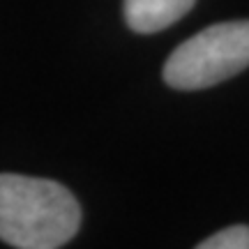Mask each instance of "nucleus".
<instances>
[{
    "mask_svg": "<svg viewBox=\"0 0 249 249\" xmlns=\"http://www.w3.org/2000/svg\"><path fill=\"white\" fill-rule=\"evenodd\" d=\"M249 67V21H222L189 37L169 55L164 81L176 90H203Z\"/></svg>",
    "mask_w": 249,
    "mask_h": 249,
    "instance_id": "2",
    "label": "nucleus"
},
{
    "mask_svg": "<svg viewBox=\"0 0 249 249\" xmlns=\"http://www.w3.org/2000/svg\"><path fill=\"white\" fill-rule=\"evenodd\" d=\"M81 208L67 187L0 173V240L18 249H55L76 235Z\"/></svg>",
    "mask_w": 249,
    "mask_h": 249,
    "instance_id": "1",
    "label": "nucleus"
},
{
    "mask_svg": "<svg viewBox=\"0 0 249 249\" xmlns=\"http://www.w3.org/2000/svg\"><path fill=\"white\" fill-rule=\"evenodd\" d=\"M198 249H249V226L247 224L226 226L219 233L198 242Z\"/></svg>",
    "mask_w": 249,
    "mask_h": 249,
    "instance_id": "4",
    "label": "nucleus"
},
{
    "mask_svg": "<svg viewBox=\"0 0 249 249\" xmlns=\"http://www.w3.org/2000/svg\"><path fill=\"white\" fill-rule=\"evenodd\" d=\"M194 2L196 0H124V18L134 33L152 35L180 21Z\"/></svg>",
    "mask_w": 249,
    "mask_h": 249,
    "instance_id": "3",
    "label": "nucleus"
}]
</instances>
